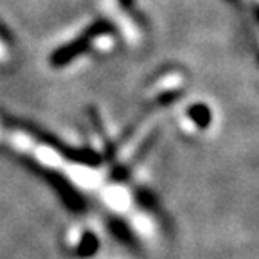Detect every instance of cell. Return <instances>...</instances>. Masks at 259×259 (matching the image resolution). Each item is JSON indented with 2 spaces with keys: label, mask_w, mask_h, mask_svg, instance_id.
<instances>
[{
  "label": "cell",
  "mask_w": 259,
  "mask_h": 259,
  "mask_svg": "<svg viewBox=\"0 0 259 259\" xmlns=\"http://www.w3.org/2000/svg\"><path fill=\"white\" fill-rule=\"evenodd\" d=\"M187 115H189V119L198 126L200 130L209 128L210 122H212V112H210L209 106L203 105V103H194V105H191L189 110H187Z\"/></svg>",
  "instance_id": "obj_5"
},
{
  "label": "cell",
  "mask_w": 259,
  "mask_h": 259,
  "mask_svg": "<svg viewBox=\"0 0 259 259\" xmlns=\"http://www.w3.org/2000/svg\"><path fill=\"white\" fill-rule=\"evenodd\" d=\"M108 231H110V234H112L113 238L117 239V241H121L122 245H126V247H134V245H135L134 234H132L130 227L126 225L122 220H119V218L110 220V222H108Z\"/></svg>",
  "instance_id": "obj_6"
},
{
  "label": "cell",
  "mask_w": 259,
  "mask_h": 259,
  "mask_svg": "<svg viewBox=\"0 0 259 259\" xmlns=\"http://www.w3.org/2000/svg\"><path fill=\"white\" fill-rule=\"evenodd\" d=\"M22 126H24L25 132H29L34 139H38L40 142H44V144L51 146V148H54L56 151H60L67 160L76 162V164H81V166H89V167L101 166L103 157L97 153V151L90 150V148H72V146L65 144L63 141H60L58 137H54L53 134H49V132L31 124V122H22Z\"/></svg>",
  "instance_id": "obj_1"
},
{
  "label": "cell",
  "mask_w": 259,
  "mask_h": 259,
  "mask_svg": "<svg viewBox=\"0 0 259 259\" xmlns=\"http://www.w3.org/2000/svg\"><path fill=\"white\" fill-rule=\"evenodd\" d=\"M99 247H101V245H99V238H97L96 232L85 231L81 234L79 243H77V247H76V255L83 259L94 257V255L99 252Z\"/></svg>",
  "instance_id": "obj_4"
},
{
  "label": "cell",
  "mask_w": 259,
  "mask_h": 259,
  "mask_svg": "<svg viewBox=\"0 0 259 259\" xmlns=\"http://www.w3.org/2000/svg\"><path fill=\"white\" fill-rule=\"evenodd\" d=\"M25 166H27L29 169L34 171V173L40 175L45 182L53 187V191L60 196L63 205L69 210H72V212H83V210L87 209L85 198L81 196V193L74 187V184L70 182L67 177H63V175L58 173V171H54V169L38 166V164H34L32 160H25Z\"/></svg>",
  "instance_id": "obj_2"
},
{
  "label": "cell",
  "mask_w": 259,
  "mask_h": 259,
  "mask_svg": "<svg viewBox=\"0 0 259 259\" xmlns=\"http://www.w3.org/2000/svg\"><path fill=\"white\" fill-rule=\"evenodd\" d=\"M92 45V38H89L83 32L81 36H77L76 40L69 41V44L61 45L60 49H56L51 54V65L53 67H65V65L72 63L76 58H79L81 54H85Z\"/></svg>",
  "instance_id": "obj_3"
}]
</instances>
